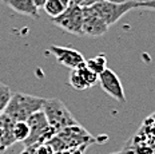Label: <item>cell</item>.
<instances>
[{
  "instance_id": "cell-7",
  "label": "cell",
  "mask_w": 155,
  "mask_h": 154,
  "mask_svg": "<svg viewBox=\"0 0 155 154\" xmlns=\"http://www.w3.org/2000/svg\"><path fill=\"white\" fill-rule=\"evenodd\" d=\"M98 83L101 85L103 91L107 92L115 101L122 102V103L126 102V94L123 86H122V82L119 79V76L115 74V71H112L111 69L107 67L102 74H99Z\"/></svg>"
},
{
  "instance_id": "cell-28",
  "label": "cell",
  "mask_w": 155,
  "mask_h": 154,
  "mask_svg": "<svg viewBox=\"0 0 155 154\" xmlns=\"http://www.w3.org/2000/svg\"><path fill=\"white\" fill-rule=\"evenodd\" d=\"M122 2H131V0H122Z\"/></svg>"
},
{
  "instance_id": "cell-15",
  "label": "cell",
  "mask_w": 155,
  "mask_h": 154,
  "mask_svg": "<svg viewBox=\"0 0 155 154\" xmlns=\"http://www.w3.org/2000/svg\"><path fill=\"white\" fill-rule=\"evenodd\" d=\"M78 72H79V75L82 76V79L86 82V85L88 86V87H92V86H95L96 83H98V76L95 72H92L91 70L88 69V67L86 66V63L83 66L78 67Z\"/></svg>"
},
{
  "instance_id": "cell-13",
  "label": "cell",
  "mask_w": 155,
  "mask_h": 154,
  "mask_svg": "<svg viewBox=\"0 0 155 154\" xmlns=\"http://www.w3.org/2000/svg\"><path fill=\"white\" fill-rule=\"evenodd\" d=\"M86 66L88 67L92 72H95L96 75H99V74H102L106 69H107V58H106V55H103V54L96 55V56L91 58V59H87Z\"/></svg>"
},
{
  "instance_id": "cell-25",
  "label": "cell",
  "mask_w": 155,
  "mask_h": 154,
  "mask_svg": "<svg viewBox=\"0 0 155 154\" xmlns=\"http://www.w3.org/2000/svg\"><path fill=\"white\" fill-rule=\"evenodd\" d=\"M135 2L138 3V7H139V4H140V3H146V2H150V0H135Z\"/></svg>"
},
{
  "instance_id": "cell-21",
  "label": "cell",
  "mask_w": 155,
  "mask_h": 154,
  "mask_svg": "<svg viewBox=\"0 0 155 154\" xmlns=\"http://www.w3.org/2000/svg\"><path fill=\"white\" fill-rule=\"evenodd\" d=\"M36 149H38V145L25 146L23 149V152H21L20 154H36Z\"/></svg>"
},
{
  "instance_id": "cell-20",
  "label": "cell",
  "mask_w": 155,
  "mask_h": 154,
  "mask_svg": "<svg viewBox=\"0 0 155 154\" xmlns=\"http://www.w3.org/2000/svg\"><path fill=\"white\" fill-rule=\"evenodd\" d=\"M138 8H146V9L155 11V0H150V2H146V3H140Z\"/></svg>"
},
{
  "instance_id": "cell-6",
  "label": "cell",
  "mask_w": 155,
  "mask_h": 154,
  "mask_svg": "<svg viewBox=\"0 0 155 154\" xmlns=\"http://www.w3.org/2000/svg\"><path fill=\"white\" fill-rule=\"evenodd\" d=\"M51 20L55 25L60 27L66 32L76 35V36H83V7L80 5H70L62 15Z\"/></svg>"
},
{
  "instance_id": "cell-9",
  "label": "cell",
  "mask_w": 155,
  "mask_h": 154,
  "mask_svg": "<svg viewBox=\"0 0 155 154\" xmlns=\"http://www.w3.org/2000/svg\"><path fill=\"white\" fill-rule=\"evenodd\" d=\"M50 52L56 58L58 63L64 67H68L71 70H75L78 67L83 66L86 63L84 56L75 49L62 46H50Z\"/></svg>"
},
{
  "instance_id": "cell-23",
  "label": "cell",
  "mask_w": 155,
  "mask_h": 154,
  "mask_svg": "<svg viewBox=\"0 0 155 154\" xmlns=\"http://www.w3.org/2000/svg\"><path fill=\"white\" fill-rule=\"evenodd\" d=\"M70 4L71 5H80V7H82L83 0H70Z\"/></svg>"
},
{
  "instance_id": "cell-5",
  "label": "cell",
  "mask_w": 155,
  "mask_h": 154,
  "mask_svg": "<svg viewBox=\"0 0 155 154\" xmlns=\"http://www.w3.org/2000/svg\"><path fill=\"white\" fill-rule=\"evenodd\" d=\"M58 136L62 138V141L66 145L67 150L74 149H86L90 143H94L98 141V138L92 137L84 127H82L79 123L68 126L62 131L58 133Z\"/></svg>"
},
{
  "instance_id": "cell-18",
  "label": "cell",
  "mask_w": 155,
  "mask_h": 154,
  "mask_svg": "<svg viewBox=\"0 0 155 154\" xmlns=\"http://www.w3.org/2000/svg\"><path fill=\"white\" fill-rule=\"evenodd\" d=\"M36 154H55V152H54L52 147L48 145V143H43V145L38 146Z\"/></svg>"
},
{
  "instance_id": "cell-14",
  "label": "cell",
  "mask_w": 155,
  "mask_h": 154,
  "mask_svg": "<svg viewBox=\"0 0 155 154\" xmlns=\"http://www.w3.org/2000/svg\"><path fill=\"white\" fill-rule=\"evenodd\" d=\"M14 136H15L16 142H21V143L30 137V127H28L27 122L25 121L15 122L14 123Z\"/></svg>"
},
{
  "instance_id": "cell-27",
  "label": "cell",
  "mask_w": 155,
  "mask_h": 154,
  "mask_svg": "<svg viewBox=\"0 0 155 154\" xmlns=\"http://www.w3.org/2000/svg\"><path fill=\"white\" fill-rule=\"evenodd\" d=\"M0 2H3V3H5V4H7V0H0Z\"/></svg>"
},
{
  "instance_id": "cell-8",
  "label": "cell",
  "mask_w": 155,
  "mask_h": 154,
  "mask_svg": "<svg viewBox=\"0 0 155 154\" xmlns=\"http://www.w3.org/2000/svg\"><path fill=\"white\" fill-rule=\"evenodd\" d=\"M82 31H83V36L87 35V36L91 38H99L103 36L104 34H107L108 25L96 15V12L91 7H83Z\"/></svg>"
},
{
  "instance_id": "cell-17",
  "label": "cell",
  "mask_w": 155,
  "mask_h": 154,
  "mask_svg": "<svg viewBox=\"0 0 155 154\" xmlns=\"http://www.w3.org/2000/svg\"><path fill=\"white\" fill-rule=\"evenodd\" d=\"M11 97H12L11 89L3 82H0V114H3V111L5 110Z\"/></svg>"
},
{
  "instance_id": "cell-26",
  "label": "cell",
  "mask_w": 155,
  "mask_h": 154,
  "mask_svg": "<svg viewBox=\"0 0 155 154\" xmlns=\"http://www.w3.org/2000/svg\"><path fill=\"white\" fill-rule=\"evenodd\" d=\"M110 154H126L124 150H120V152H114V153H110Z\"/></svg>"
},
{
  "instance_id": "cell-19",
  "label": "cell",
  "mask_w": 155,
  "mask_h": 154,
  "mask_svg": "<svg viewBox=\"0 0 155 154\" xmlns=\"http://www.w3.org/2000/svg\"><path fill=\"white\" fill-rule=\"evenodd\" d=\"M102 2H122V0H83L82 7H91L96 3H102Z\"/></svg>"
},
{
  "instance_id": "cell-3",
  "label": "cell",
  "mask_w": 155,
  "mask_h": 154,
  "mask_svg": "<svg viewBox=\"0 0 155 154\" xmlns=\"http://www.w3.org/2000/svg\"><path fill=\"white\" fill-rule=\"evenodd\" d=\"M27 125L30 127V137L23 142L25 146H32V145H43L47 143L52 137L56 136V131L48 125L47 118L43 111H38V113L32 114L27 121Z\"/></svg>"
},
{
  "instance_id": "cell-2",
  "label": "cell",
  "mask_w": 155,
  "mask_h": 154,
  "mask_svg": "<svg viewBox=\"0 0 155 154\" xmlns=\"http://www.w3.org/2000/svg\"><path fill=\"white\" fill-rule=\"evenodd\" d=\"M41 111L46 115L48 125L56 133H59V131H62L63 129H66L68 126L78 125V121L72 117L68 107L58 98L46 99Z\"/></svg>"
},
{
  "instance_id": "cell-1",
  "label": "cell",
  "mask_w": 155,
  "mask_h": 154,
  "mask_svg": "<svg viewBox=\"0 0 155 154\" xmlns=\"http://www.w3.org/2000/svg\"><path fill=\"white\" fill-rule=\"evenodd\" d=\"M44 102H46V98L35 97V95L24 94V92H12V97L3 114L12 122L27 121L32 114L43 109Z\"/></svg>"
},
{
  "instance_id": "cell-22",
  "label": "cell",
  "mask_w": 155,
  "mask_h": 154,
  "mask_svg": "<svg viewBox=\"0 0 155 154\" xmlns=\"http://www.w3.org/2000/svg\"><path fill=\"white\" fill-rule=\"evenodd\" d=\"M46 2H47V0H34V3H35V5L38 7V9L39 8H43V5L46 4Z\"/></svg>"
},
{
  "instance_id": "cell-4",
  "label": "cell",
  "mask_w": 155,
  "mask_h": 154,
  "mask_svg": "<svg viewBox=\"0 0 155 154\" xmlns=\"http://www.w3.org/2000/svg\"><path fill=\"white\" fill-rule=\"evenodd\" d=\"M91 8L110 27V25L115 24L118 20H120L131 9L138 8V3L135 0H131V2H102L91 5Z\"/></svg>"
},
{
  "instance_id": "cell-11",
  "label": "cell",
  "mask_w": 155,
  "mask_h": 154,
  "mask_svg": "<svg viewBox=\"0 0 155 154\" xmlns=\"http://www.w3.org/2000/svg\"><path fill=\"white\" fill-rule=\"evenodd\" d=\"M3 115V134L0 139V152L4 153L7 149H9L12 145L16 143L15 136H14V123L9 118H7L4 114Z\"/></svg>"
},
{
  "instance_id": "cell-10",
  "label": "cell",
  "mask_w": 155,
  "mask_h": 154,
  "mask_svg": "<svg viewBox=\"0 0 155 154\" xmlns=\"http://www.w3.org/2000/svg\"><path fill=\"white\" fill-rule=\"evenodd\" d=\"M7 4L18 14L25 15V16L34 19L39 18L38 7L35 5L34 0H7Z\"/></svg>"
},
{
  "instance_id": "cell-12",
  "label": "cell",
  "mask_w": 155,
  "mask_h": 154,
  "mask_svg": "<svg viewBox=\"0 0 155 154\" xmlns=\"http://www.w3.org/2000/svg\"><path fill=\"white\" fill-rule=\"evenodd\" d=\"M70 5V0H47L43 5V9L51 19H54L62 15Z\"/></svg>"
},
{
  "instance_id": "cell-24",
  "label": "cell",
  "mask_w": 155,
  "mask_h": 154,
  "mask_svg": "<svg viewBox=\"0 0 155 154\" xmlns=\"http://www.w3.org/2000/svg\"><path fill=\"white\" fill-rule=\"evenodd\" d=\"M2 134H3V115L0 114V139H2Z\"/></svg>"
},
{
  "instance_id": "cell-16",
  "label": "cell",
  "mask_w": 155,
  "mask_h": 154,
  "mask_svg": "<svg viewBox=\"0 0 155 154\" xmlns=\"http://www.w3.org/2000/svg\"><path fill=\"white\" fill-rule=\"evenodd\" d=\"M68 83L72 89L78 90V91H84V90L90 89L88 86L86 85V82L82 79V76L79 75V72H78V70H71L70 72V78H68Z\"/></svg>"
}]
</instances>
